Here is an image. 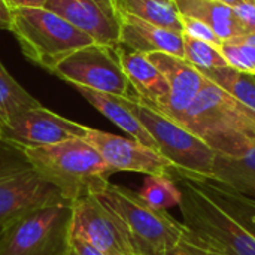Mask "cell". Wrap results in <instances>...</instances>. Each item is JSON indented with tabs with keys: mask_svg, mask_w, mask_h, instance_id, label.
I'll use <instances>...</instances> for the list:
<instances>
[{
	"mask_svg": "<svg viewBox=\"0 0 255 255\" xmlns=\"http://www.w3.org/2000/svg\"><path fill=\"white\" fill-rule=\"evenodd\" d=\"M72 87L102 115H105L109 121H112L117 127H120L128 136H131V139L158 152L155 140L152 139L149 131L145 128V126L140 123V120L127 106L126 97L100 93V91L85 88L81 85H72Z\"/></svg>",
	"mask_w": 255,
	"mask_h": 255,
	"instance_id": "obj_17",
	"label": "cell"
},
{
	"mask_svg": "<svg viewBox=\"0 0 255 255\" xmlns=\"http://www.w3.org/2000/svg\"><path fill=\"white\" fill-rule=\"evenodd\" d=\"M127 106L140 120L157 143L158 152L172 164V173L185 178H211L215 151L184 126L136 99H127ZM170 173V175H172Z\"/></svg>",
	"mask_w": 255,
	"mask_h": 255,
	"instance_id": "obj_6",
	"label": "cell"
},
{
	"mask_svg": "<svg viewBox=\"0 0 255 255\" xmlns=\"http://www.w3.org/2000/svg\"><path fill=\"white\" fill-rule=\"evenodd\" d=\"M21 151L34 170L70 203L97 193L115 173L85 139Z\"/></svg>",
	"mask_w": 255,
	"mask_h": 255,
	"instance_id": "obj_2",
	"label": "cell"
},
{
	"mask_svg": "<svg viewBox=\"0 0 255 255\" xmlns=\"http://www.w3.org/2000/svg\"><path fill=\"white\" fill-rule=\"evenodd\" d=\"M139 196L152 208L167 211L169 208L179 206L181 203V190L170 176H148L143 182V187L139 191Z\"/></svg>",
	"mask_w": 255,
	"mask_h": 255,
	"instance_id": "obj_25",
	"label": "cell"
},
{
	"mask_svg": "<svg viewBox=\"0 0 255 255\" xmlns=\"http://www.w3.org/2000/svg\"><path fill=\"white\" fill-rule=\"evenodd\" d=\"M120 46L124 49L142 54L164 52L184 58L181 33L154 25L128 13H120Z\"/></svg>",
	"mask_w": 255,
	"mask_h": 255,
	"instance_id": "obj_15",
	"label": "cell"
},
{
	"mask_svg": "<svg viewBox=\"0 0 255 255\" xmlns=\"http://www.w3.org/2000/svg\"><path fill=\"white\" fill-rule=\"evenodd\" d=\"M48 0H6V3L12 9L19 7H45Z\"/></svg>",
	"mask_w": 255,
	"mask_h": 255,
	"instance_id": "obj_32",
	"label": "cell"
},
{
	"mask_svg": "<svg viewBox=\"0 0 255 255\" xmlns=\"http://www.w3.org/2000/svg\"><path fill=\"white\" fill-rule=\"evenodd\" d=\"M202 75L255 111V75L236 70L230 66L200 70Z\"/></svg>",
	"mask_w": 255,
	"mask_h": 255,
	"instance_id": "obj_22",
	"label": "cell"
},
{
	"mask_svg": "<svg viewBox=\"0 0 255 255\" xmlns=\"http://www.w3.org/2000/svg\"><path fill=\"white\" fill-rule=\"evenodd\" d=\"M64 255H105L102 254L97 248H94L91 244H88L87 241L70 235L67 238V247H66V253Z\"/></svg>",
	"mask_w": 255,
	"mask_h": 255,
	"instance_id": "obj_29",
	"label": "cell"
},
{
	"mask_svg": "<svg viewBox=\"0 0 255 255\" xmlns=\"http://www.w3.org/2000/svg\"><path fill=\"white\" fill-rule=\"evenodd\" d=\"M4 229H6V227H0V238H1V235H3V232H4Z\"/></svg>",
	"mask_w": 255,
	"mask_h": 255,
	"instance_id": "obj_34",
	"label": "cell"
},
{
	"mask_svg": "<svg viewBox=\"0 0 255 255\" xmlns=\"http://www.w3.org/2000/svg\"><path fill=\"white\" fill-rule=\"evenodd\" d=\"M242 194L255 196V146L239 157L215 154L212 176Z\"/></svg>",
	"mask_w": 255,
	"mask_h": 255,
	"instance_id": "obj_20",
	"label": "cell"
},
{
	"mask_svg": "<svg viewBox=\"0 0 255 255\" xmlns=\"http://www.w3.org/2000/svg\"><path fill=\"white\" fill-rule=\"evenodd\" d=\"M12 24V7L6 0H0V30H10Z\"/></svg>",
	"mask_w": 255,
	"mask_h": 255,
	"instance_id": "obj_31",
	"label": "cell"
},
{
	"mask_svg": "<svg viewBox=\"0 0 255 255\" xmlns=\"http://www.w3.org/2000/svg\"><path fill=\"white\" fill-rule=\"evenodd\" d=\"M88 127L70 121L42 105L15 115L3 128L1 140L24 149L57 145L70 139H84Z\"/></svg>",
	"mask_w": 255,
	"mask_h": 255,
	"instance_id": "obj_11",
	"label": "cell"
},
{
	"mask_svg": "<svg viewBox=\"0 0 255 255\" xmlns=\"http://www.w3.org/2000/svg\"><path fill=\"white\" fill-rule=\"evenodd\" d=\"M58 202H64L60 191L34 170L24 152L0 140V227Z\"/></svg>",
	"mask_w": 255,
	"mask_h": 255,
	"instance_id": "obj_7",
	"label": "cell"
},
{
	"mask_svg": "<svg viewBox=\"0 0 255 255\" xmlns=\"http://www.w3.org/2000/svg\"><path fill=\"white\" fill-rule=\"evenodd\" d=\"M166 1H172V0H166Z\"/></svg>",
	"mask_w": 255,
	"mask_h": 255,
	"instance_id": "obj_36",
	"label": "cell"
},
{
	"mask_svg": "<svg viewBox=\"0 0 255 255\" xmlns=\"http://www.w3.org/2000/svg\"><path fill=\"white\" fill-rule=\"evenodd\" d=\"M182 40H184V58L199 70L229 66L218 46L196 39L193 36H188L185 33H182Z\"/></svg>",
	"mask_w": 255,
	"mask_h": 255,
	"instance_id": "obj_26",
	"label": "cell"
},
{
	"mask_svg": "<svg viewBox=\"0 0 255 255\" xmlns=\"http://www.w3.org/2000/svg\"><path fill=\"white\" fill-rule=\"evenodd\" d=\"M10 31L19 42L22 54L48 72L76 49L96 43L88 34L45 7L12 9Z\"/></svg>",
	"mask_w": 255,
	"mask_h": 255,
	"instance_id": "obj_5",
	"label": "cell"
},
{
	"mask_svg": "<svg viewBox=\"0 0 255 255\" xmlns=\"http://www.w3.org/2000/svg\"><path fill=\"white\" fill-rule=\"evenodd\" d=\"M114 4L120 13L133 15L146 22L181 34L184 31L182 19L173 0H114Z\"/></svg>",
	"mask_w": 255,
	"mask_h": 255,
	"instance_id": "obj_21",
	"label": "cell"
},
{
	"mask_svg": "<svg viewBox=\"0 0 255 255\" xmlns=\"http://www.w3.org/2000/svg\"><path fill=\"white\" fill-rule=\"evenodd\" d=\"M0 140H1V126H0Z\"/></svg>",
	"mask_w": 255,
	"mask_h": 255,
	"instance_id": "obj_35",
	"label": "cell"
},
{
	"mask_svg": "<svg viewBox=\"0 0 255 255\" xmlns=\"http://www.w3.org/2000/svg\"><path fill=\"white\" fill-rule=\"evenodd\" d=\"M117 52L136 99L155 111L163 109L169 99V84L164 75L149 61L146 54L126 51L123 46H118Z\"/></svg>",
	"mask_w": 255,
	"mask_h": 255,
	"instance_id": "obj_16",
	"label": "cell"
},
{
	"mask_svg": "<svg viewBox=\"0 0 255 255\" xmlns=\"http://www.w3.org/2000/svg\"><path fill=\"white\" fill-rule=\"evenodd\" d=\"M93 196L124 223L137 255H163L187 233L185 226L167 211L149 206L139 193L130 188L109 182Z\"/></svg>",
	"mask_w": 255,
	"mask_h": 255,
	"instance_id": "obj_4",
	"label": "cell"
},
{
	"mask_svg": "<svg viewBox=\"0 0 255 255\" xmlns=\"http://www.w3.org/2000/svg\"><path fill=\"white\" fill-rule=\"evenodd\" d=\"M45 9L57 13L96 43L120 46V13L114 0H48Z\"/></svg>",
	"mask_w": 255,
	"mask_h": 255,
	"instance_id": "obj_13",
	"label": "cell"
},
{
	"mask_svg": "<svg viewBox=\"0 0 255 255\" xmlns=\"http://www.w3.org/2000/svg\"><path fill=\"white\" fill-rule=\"evenodd\" d=\"M173 3L181 16L203 21L221 40L250 33L248 27L235 13L233 7L220 0H173Z\"/></svg>",
	"mask_w": 255,
	"mask_h": 255,
	"instance_id": "obj_18",
	"label": "cell"
},
{
	"mask_svg": "<svg viewBox=\"0 0 255 255\" xmlns=\"http://www.w3.org/2000/svg\"><path fill=\"white\" fill-rule=\"evenodd\" d=\"M220 49L230 67L255 75V31L223 40Z\"/></svg>",
	"mask_w": 255,
	"mask_h": 255,
	"instance_id": "obj_24",
	"label": "cell"
},
{
	"mask_svg": "<svg viewBox=\"0 0 255 255\" xmlns=\"http://www.w3.org/2000/svg\"><path fill=\"white\" fill-rule=\"evenodd\" d=\"M182 19V28L185 34L188 36H193L196 39H200V40H205V42H209L215 46H221V39L215 34V31L206 25L203 21L200 19H196V18H190V16H181Z\"/></svg>",
	"mask_w": 255,
	"mask_h": 255,
	"instance_id": "obj_27",
	"label": "cell"
},
{
	"mask_svg": "<svg viewBox=\"0 0 255 255\" xmlns=\"http://www.w3.org/2000/svg\"><path fill=\"white\" fill-rule=\"evenodd\" d=\"M163 255H215L211 251H208L206 248H203L202 245H199L188 233H185V236L172 248H169Z\"/></svg>",
	"mask_w": 255,
	"mask_h": 255,
	"instance_id": "obj_28",
	"label": "cell"
},
{
	"mask_svg": "<svg viewBox=\"0 0 255 255\" xmlns=\"http://www.w3.org/2000/svg\"><path fill=\"white\" fill-rule=\"evenodd\" d=\"M69 233L87 241L105 255H137L124 223L93 194L72 203Z\"/></svg>",
	"mask_w": 255,
	"mask_h": 255,
	"instance_id": "obj_10",
	"label": "cell"
},
{
	"mask_svg": "<svg viewBox=\"0 0 255 255\" xmlns=\"http://www.w3.org/2000/svg\"><path fill=\"white\" fill-rule=\"evenodd\" d=\"M181 190L179 209L190 236L215 255H255V236L230 217L191 179L172 173Z\"/></svg>",
	"mask_w": 255,
	"mask_h": 255,
	"instance_id": "obj_3",
	"label": "cell"
},
{
	"mask_svg": "<svg viewBox=\"0 0 255 255\" xmlns=\"http://www.w3.org/2000/svg\"><path fill=\"white\" fill-rule=\"evenodd\" d=\"M40 103L24 90L0 63V126L1 128L18 114L37 108Z\"/></svg>",
	"mask_w": 255,
	"mask_h": 255,
	"instance_id": "obj_23",
	"label": "cell"
},
{
	"mask_svg": "<svg viewBox=\"0 0 255 255\" xmlns=\"http://www.w3.org/2000/svg\"><path fill=\"white\" fill-rule=\"evenodd\" d=\"M181 126L218 154L239 157L255 146V111L209 79Z\"/></svg>",
	"mask_w": 255,
	"mask_h": 255,
	"instance_id": "obj_1",
	"label": "cell"
},
{
	"mask_svg": "<svg viewBox=\"0 0 255 255\" xmlns=\"http://www.w3.org/2000/svg\"><path fill=\"white\" fill-rule=\"evenodd\" d=\"M188 179H191L199 190H202L209 199H212L220 208H223L230 217H233L251 235L255 236L254 197L242 194L211 178H188Z\"/></svg>",
	"mask_w": 255,
	"mask_h": 255,
	"instance_id": "obj_19",
	"label": "cell"
},
{
	"mask_svg": "<svg viewBox=\"0 0 255 255\" xmlns=\"http://www.w3.org/2000/svg\"><path fill=\"white\" fill-rule=\"evenodd\" d=\"M72 203L58 202L36 209L6 226L0 255H64Z\"/></svg>",
	"mask_w": 255,
	"mask_h": 255,
	"instance_id": "obj_8",
	"label": "cell"
},
{
	"mask_svg": "<svg viewBox=\"0 0 255 255\" xmlns=\"http://www.w3.org/2000/svg\"><path fill=\"white\" fill-rule=\"evenodd\" d=\"M220 1L233 7V9L238 6H242V4H255V0H220Z\"/></svg>",
	"mask_w": 255,
	"mask_h": 255,
	"instance_id": "obj_33",
	"label": "cell"
},
{
	"mask_svg": "<svg viewBox=\"0 0 255 255\" xmlns=\"http://www.w3.org/2000/svg\"><path fill=\"white\" fill-rule=\"evenodd\" d=\"M84 139L100 154L103 161L115 173L133 172L148 176H170L173 170L172 164L160 152L134 139H126L90 127Z\"/></svg>",
	"mask_w": 255,
	"mask_h": 255,
	"instance_id": "obj_12",
	"label": "cell"
},
{
	"mask_svg": "<svg viewBox=\"0 0 255 255\" xmlns=\"http://www.w3.org/2000/svg\"><path fill=\"white\" fill-rule=\"evenodd\" d=\"M233 10L250 31H255V4H242L235 7Z\"/></svg>",
	"mask_w": 255,
	"mask_h": 255,
	"instance_id": "obj_30",
	"label": "cell"
},
{
	"mask_svg": "<svg viewBox=\"0 0 255 255\" xmlns=\"http://www.w3.org/2000/svg\"><path fill=\"white\" fill-rule=\"evenodd\" d=\"M254 199H255V197H254Z\"/></svg>",
	"mask_w": 255,
	"mask_h": 255,
	"instance_id": "obj_37",
	"label": "cell"
},
{
	"mask_svg": "<svg viewBox=\"0 0 255 255\" xmlns=\"http://www.w3.org/2000/svg\"><path fill=\"white\" fill-rule=\"evenodd\" d=\"M49 73L64 79L70 85H81L127 99L136 96L123 70L117 48L91 43L58 61Z\"/></svg>",
	"mask_w": 255,
	"mask_h": 255,
	"instance_id": "obj_9",
	"label": "cell"
},
{
	"mask_svg": "<svg viewBox=\"0 0 255 255\" xmlns=\"http://www.w3.org/2000/svg\"><path fill=\"white\" fill-rule=\"evenodd\" d=\"M146 55L149 61L164 75L169 84L167 103L158 112L173 120L175 123L182 124L187 111L190 109L208 79L185 58L164 52H152Z\"/></svg>",
	"mask_w": 255,
	"mask_h": 255,
	"instance_id": "obj_14",
	"label": "cell"
}]
</instances>
